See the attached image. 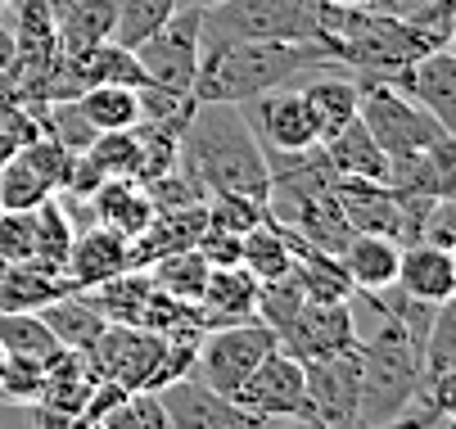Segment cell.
<instances>
[{
    "label": "cell",
    "mask_w": 456,
    "mask_h": 429,
    "mask_svg": "<svg viewBox=\"0 0 456 429\" xmlns=\"http://www.w3.org/2000/svg\"><path fill=\"white\" fill-rule=\"evenodd\" d=\"M330 54L316 41H244V36H200V69L190 95L200 104H244L263 91L294 82L298 73L325 69Z\"/></svg>",
    "instance_id": "obj_1"
},
{
    "label": "cell",
    "mask_w": 456,
    "mask_h": 429,
    "mask_svg": "<svg viewBox=\"0 0 456 429\" xmlns=\"http://www.w3.org/2000/svg\"><path fill=\"white\" fill-rule=\"evenodd\" d=\"M181 167L204 195H253L267 199V154L240 104H194L181 132Z\"/></svg>",
    "instance_id": "obj_2"
},
{
    "label": "cell",
    "mask_w": 456,
    "mask_h": 429,
    "mask_svg": "<svg viewBox=\"0 0 456 429\" xmlns=\"http://www.w3.org/2000/svg\"><path fill=\"white\" fill-rule=\"evenodd\" d=\"M416 398H420V344L398 321H384V330L370 344H362L357 429L362 425H384V420L403 416Z\"/></svg>",
    "instance_id": "obj_3"
},
{
    "label": "cell",
    "mask_w": 456,
    "mask_h": 429,
    "mask_svg": "<svg viewBox=\"0 0 456 429\" xmlns=\"http://www.w3.org/2000/svg\"><path fill=\"white\" fill-rule=\"evenodd\" d=\"M357 77V73H353ZM362 95H357V117L366 122V132L375 136V145L388 158H407V154H425L443 141H452V132L434 113H425L416 100H407L403 91L384 86L375 77H357Z\"/></svg>",
    "instance_id": "obj_4"
},
{
    "label": "cell",
    "mask_w": 456,
    "mask_h": 429,
    "mask_svg": "<svg viewBox=\"0 0 456 429\" xmlns=\"http://www.w3.org/2000/svg\"><path fill=\"white\" fill-rule=\"evenodd\" d=\"M316 23L321 0H222V5L204 10L208 36L244 41H316Z\"/></svg>",
    "instance_id": "obj_5"
},
{
    "label": "cell",
    "mask_w": 456,
    "mask_h": 429,
    "mask_svg": "<svg viewBox=\"0 0 456 429\" xmlns=\"http://www.w3.org/2000/svg\"><path fill=\"white\" fill-rule=\"evenodd\" d=\"M276 344H281L276 330L263 326L257 317H253V321H235V326H208V330L200 335V344H194L190 376L231 398V393L248 380L253 366L263 361Z\"/></svg>",
    "instance_id": "obj_6"
},
{
    "label": "cell",
    "mask_w": 456,
    "mask_h": 429,
    "mask_svg": "<svg viewBox=\"0 0 456 429\" xmlns=\"http://www.w3.org/2000/svg\"><path fill=\"white\" fill-rule=\"evenodd\" d=\"M231 398H235L244 411L267 416V420H298V416H312V411H307V371H303V361L289 357L281 344L253 366L248 380H244Z\"/></svg>",
    "instance_id": "obj_7"
},
{
    "label": "cell",
    "mask_w": 456,
    "mask_h": 429,
    "mask_svg": "<svg viewBox=\"0 0 456 429\" xmlns=\"http://www.w3.org/2000/svg\"><path fill=\"white\" fill-rule=\"evenodd\" d=\"M200 36H204V10H176L154 36L136 45L145 77L167 91H190L194 69H200Z\"/></svg>",
    "instance_id": "obj_8"
},
{
    "label": "cell",
    "mask_w": 456,
    "mask_h": 429,
    "mask_svg": "<svg viewBox=\"0 0 456 429\" xmlns=\"http://www.w3.org/2000/svg\"><path fill=\"white\" fill-rule=\"evenodd\" d=\"M159 407H163L172 429H276L281 425V420L244 411L235 398L208 389L204 380H194V376H181V380L163 384L159 389Z\"/></svg>",
    "instance_id": "obj_9"
},
{
    "label": "cell",
    "mask_w": 456,
    "mask_h": 429,
    "mask_svg": "<svg viewBox=\"0 0 456 429\" xmlns=\"http://www.w3.org/2000/svg\"><path fill=\"white\" fill-rule=\"evenodd\" d=\"M307 411L325 429H357V398H362V344L348 352L307 361Z\"/></svg>",
    "instance_id": "obj_10"
},
{
    "label": "cell",
    "mask_w": 456,
    "mask_h": 429,
    "mask_svg": "<svg viewBox=\"0 0 456 429\" xmlns=\"http://www.w3.org/2000/svg\"><path fill=\"white\" fill-rule=\"evenodd\" d=\"M248 127L257 136L263 150H307V145H321V127H316V113L307 109L303 91L298 86H276V91H263L240 104Z\"/></svg>",
    "instance_id": "obj_11"
},
{
    "label": "cell",
    "mask_w": 456,
    "mask_h": 429,
    "mask_svg": "<svg viewBox=\"0 0 456 429\" xmlns=\"http://www.w3.org/2000/svg\"><path fill=\"white\" fill-rule=\"evenodd\" d=\"M362 77V73H357ZM375 82L403 91L407 100H416L425 113H434L447 132H456V50L443 45V50H429L411 64H398L388 73H375Z\"/></svg>",
    "instance_id": "obj_12"
},
{
    "label": "cell",
    "mask_w": 456,
    "mask_h": 429,
    "mask_svg": "<svg viewBox=\"0 0 456 429\" xmlns=\"http://www.w3.org/2000/svg\"><path fill=\"white\" fill-rule=\"evenodd\" d=\"M353 344H357V317L348 303H303L298 317L281 330V348L303 366L348 352Z\"/></svg>",
    "instance_id": "obj_13"
},
{
    "label": "cell",
    "mask_w": 456,
    "mask_h": 429,
    "mask_svg": "<svg viewBox=\"0 0 456 429\" xmlns=\"http://www.w3.org/2000/svg\"><path fill=\"white\" fill-rule=\"evenodd\" d=\"M132 239L100 226V222H86L77 226L73 235V249H69V263H63V280L69 289H95L122 271H132Z\"/></svg>",
    "instance_id": "obj_14"
},
{
    "label": "cell",
    "mask_w": 456,
    "mask_h": 429,
    "mask_svg": "<svg viewBox=\"0 0 456 429\" xmlns=\"http://www.w3.org/2000/svg\"><path fill=\"white\" fill-rule=\"evenodd\" d=\"M335 199L344 222L357 235H388L403 244V204L384 181H357V176H335Z\"/></svg>",
    "instance_id": "obj_15"
},
{
    "label": "cell",
    "mask_w": 456,
    "mask_h": 429,
    "mask_svg": "<svg viewBox=\"0 0 456 429\" xmlns=\"http://www.w3.org/2000/svg\"><path fill=\"white\" fill-rule=\"evenodd\" d=\"M200 308V321L204 330L208 326H235V321H253V308H257V280L235 263V267H208V280L194 298Z\"/></svg>",
    "instance_id": "obj_16"
},
{
    "label": "cell",
    "mask_w": 456,
    "mask_h": 429,
    "mask_svg": "<svg viewBox=\"0 0 456 429\" xmlns=\"http://www.w3.org/2000/svg\"><path fill=\"white\" fill-rule=\"evenodd\" d=\"M403 294L420 298V303H452L456 294V258L452 249H434V244H403L398 258V280Z\"/></svg>",
    "instance_id": "obj_17"
},
{
    "label": "cell",
    "mask_w": 456,
    "mask_h": 429,
    "mask_svg": "<svg viewBox=\"0 0 456 429\" xmlns=\"http://www.w3.org/2000/svg\"><path fill=\"white\" fill-rule=\"evenodd\" d=\"M118 0H50V19L63 54H82L100 41H113Z\"/></svg>",
    "instance_id": "obj_18"
},
{
    "label": "cell",
    "mask_w": 456,
    "mask_h": 429,
    "mask_svg": "<svg viewBox=\"0 0 456 429\" xmlns=\"http://www.w3.org/2000/svg\"><path fill=\"white\" fill-rule=\"evenodd\" d=\"M41 321L50 326V335L59 339L63 352H86L109 330V317L95 308V298L86 289H69V294H59L54 303H45Z\"/></svg>",
    "instance_id": "obj_19"
},
{
    "label": "cell",
    "mask_w": 456,
    "mask_h": 429,
    "mask_svg": "<svg viewBox=\"0 0 456 429\" xmlns=\"http://www.w3.org/2000/svg\"><path fill=\"white\" fill-rule=\"evenodd\" d=\"M200 235H204V204L154 213L150 226L132 239V263H136V267H150L154 258H167V254L194 249V239H200Z\"/></svg>",
    "instance_id": "obj_20"
},
{
    "label": "cell",
    "mask_w": 456,
    "mask_h": 429,
    "mask_svg": "<svg viewBox=\"0 0 456 429\" xmlns=\"http://www.w3.org/2000/svg\"><path fill=\"white\" fill-rule=\"evenodd\" d=\"M398 258H403V244L388 239V235H353L339 249V263H344L357 294L394 285L398 280Z\"/></svg>",
    "instance_id": "obj_21"
},
{
    "label": "cell",
    "mask_w": 456,
    "mask_h": 429,
    "mask_svg": "<svg viewBox=\"0 0 456 429\" xmlns=\"http://www.w3.org/2000/svg\"><path fill=\"white\" fill-rule=\"evenodd\" d=\"M289 263H294V235H289V226H281L272 213L257 222L253 231L240 235V267H244L257 285L289 276Z\"/></svg>",
    "instance_id": "obj_22"
},
{
    "label": "cell",
    "mask_w": 456,
    "mask_h": 429,
    "mask_svg": "<svg viewBox=\"0 0 456 429\" xmlns=\"http://www.w3.org/2000/svg\"><path fill=\"white\" fill-rule=\"evenodd\" d=\"M289 235H294V231H289ZM289 276L298 280V289H303L307 303H348V298L357 294L353 280H348V271H344V263H339L335 254H321V249H312V244H303L298 235H294Z\"/></svg>",
    "instance_id": "obj_23"
},
{
    "label": "cell",
    "mask_w": 456,
    "mask_h": 429,
    "mask_svg": "<svg viewBox=\"0 0 456 429\" xmlns=\"http://www.w3.org/2000/svg\"><path fill=\"white\" fill-rule=\"evenodd\" d=\"M59 294H69L63 271H50L41 263H0V312H41Z\"/></svg>",
    "instance_id": "obj_24"
},
{
    "label": "cell",
    "mask_w": 456,
    "mask_h": 429,
    "mask_svg": "<svg viewBox=\"0 0 456 429\" xmlns=\"http://www.w3.org/2000/svg\"><path fill=\"white\" fill-rule=\"evenodd\" d=\"M321 150L330 158L335 176H357V181H384L388 176V154L375 145V136L366 132L362 117L344 122L330 141H321Z\"/></svg>",
    "instance_id": "obj_25"
},
{
    "label": "cell",
    "mask_w": 456,
    "mask_h": 429,
    "mask_svg": "<svg viewBox=\"0 0 456 429\" xmlns=\"http://www.w3.org/2000/svg\"><path fill=\"white\" fill-rule=\"evenodd\" d=\"M91 217H95L100 226L126 235V239H136V235L150 226L154 204H150V195H145L141 181H104V186L91 195Z\"/></svg>",
    "instance_id": "obj_26"
},
{
    "label": "cell",
    "mask_w": 456,
    "mask_h": 429,
    "mask_svg": "<svg viewBox=\"0 0 456 429\" xmlns=\"http://www.w3.org/2000/svg\"><path fill=\"white\" fill-rule=\"evenodd\" d=\"M298 91H303L307 109L316 113L321 141H330L344 122L357 117V95H362V86H357L353 73H348V77H316V82H307V86H298Z\"/></svg>",
    "instance_id": "obj_27"
},
{
    "label": "cell",
    "mask_w": 456,
    "mask_h": 429,
    "mask_svg": "<svg viewBox=\"0 0 456 429\" xmlns=\"http://www.w3.org/2000/svg\"><path fill=\"white\" fill-rule=\"evenodd\" d=\"M77 109L95 132H132L141 122V100L132 86H91L77 95Z\"/></svg>",
    "instance_id": "obj_28"
},
{
    "label": "cell",
    "mask_w": 456,
    "mask_h": 429,
    "mask_svg": "<svg viewBox=\"0 0 456 429\" xmlns=\"http://www.w3.org/2000/svg\"><path fill=\"white\" fill-rule=\"evenodd\" d=\"M50 199H54V186L23 154H10L0 163V213H32Z\"/></svg>",
    "instance_id": "obj_29"
},
{
    "label": "cell",
    "mask_w": 456,
    "mask_h": 429,
    "mask_svg": "<svg viewBox=\"0 0 456 429\" xmlns=\"http://www.w3.org/2000/svg\"><path fill=\"white\" fill-rule=\"evenodd\" d=\"M0 348H5V357H37V361H54L63 352L41 312H0Z\"/></svg>",
    "instance_id": "obj_30"
},
{
    "label": "cell",
    "mask_w": 456,
    "mask_h": 429,
    "mask_svg": "<svg viewBox=\"0 0 456 429\" xmlns=\"http://www.w3.org/2000/svg\"><path fill=\"white\" fill-rule=\"evenodd\" d=\"M32 222H37L32 263H41V267H50V271H63V263H69V249H73V235H77L73 217L59 208V199H50V204H41V208L32 213Z\"/></svg>",
    "instance_id": "obj_31"
},
{
    "label": "cell",
    "mask_w": 456,
    "mask_h": 429,
    "mask_svg": "<svg viewBox=\"0 0 456 429\" xmlns=\"http://www.w3.org/2000/svg\"><path fill=\"white\" fill-rule=\"evenodd\" d=\"M145 271H150V280H154L163 294H172V298H181V303H194V298H200V289H204V280H208V263L194 254V249L154 258Z\"/></svg>",
    "instance_id": "obj_32"
},
{
    "label": "cell",
    "mask_w": 456,
    "mask_h": 429,
    "mask_svg": "<svg viewBox=\"0 0 456 429\" xmlns=\"http://www.w3.org/2000/svg\"><path fill=\"white\" fill-rule=\"evenodd\" d=\"M172 14H176V0H118V10H113V41L126 45V50H136Z\"/></svg>",
    "instance_id": "obj_33"
},
{
    "label": "cell",
    "mask_w": 456,
    "mask_h": 429,
    "mask_svg": "<svg viewBox=\"0 0 456 429\" xmlns=\"http://www.w3.org/2000/svg\"><path fill=\"white\" fill-rule=\"evenodd\" d=\"M86 158L100 167L104 181H136V163H141L136 132H100V136L91 141Z\"/></svg>",
    "instance_id": "obj_34"
},
{
    "label": "cell",
    "mask_w": 456,
    "mask_h": 429,
    "mask_svg": "<svg viewBox=\"0 0 456 429\" xmlns=\"http://www.w3.org/2000/svg\"><path fill=\"white\" fill-rule=\"evenodd\" d=\"M263 217H267V199H253V195H204V226L208 231L244 235Z\"/></svg>",
    "instance_id": "obj_35"
},
{
    "label": "cell",
    "mask_w": 456,
    "mask_h": 429,
    "mask_svg": "<svg viewBox=\"0 0 456 429\" xmlns=\"http://www.w3.org/2000/svg\"><path fill=\"white\" fill-rule=\"evenodd\" d=\"M303 289H298V280L294 276H281V280H263L257 285V308H253V317L263 321V326H272L276 330V339H281V330L298 317V308H303Z\"/></svg>",
    "instance_id": "obj_36"
},
{
    "label": "cell",
    "mask_w": 456,
    "mask_h": 429,
    "mask_svg": "<svg viewBox=\"0 0 456 429\" xmlns=\"http://www.w3.org/2000/svg\"><path fill=\"white\" fill-rule=\"evenodd\" d=\"M63 357V352H59ZM54 357V361H59ZM54 361H37V357H5V380H0V398L10 402H41Z\"/></svg>",
    "instance_id": "obj_37"
},
{
    "label": "cell",
    "mask_w": 456,
    "mask_h": 429,
    "mask_svg": "<svg viewBox=\"0 0 456 429\" xmlns=\"http://www.w3.org/2000/svg\"><path fill=\"white\" fill-rule=\"evenodd\" d=\"M145 195L154 204V213H167V208H194V204H204V186L194 181L181 163L154 181H145Z\"/></svg>",
    "instance_id": "obj_38"
},
{
    "label": "cell",
    "mask_w": 456,
    "mask_h": 429,
    "mask_svg": "<svg viewBox=\"0 0 456 429\" xmlns=\"http://www.w3.org/2000/svg\"><path fill=\"white\" fill-rule=\"evenodd\" d=\"M109 429H172L163 407H159V393H126L109 416H104Z\"/></svg>",
    "instance_id": "obj_39"
},
{
    "label": "cell",
    "mask_w": 456,
    "mask_h": 429,
    "mask_svg": "<svg viewBox=\"0 0 456 429\" xmlns=\"http://www.w3.org/2000/svg\"><path fill=\"white\" fill-rule=\"evenodd\" d=\"M403 23H411L429 50H443V45H452V32H456V0H429V5H420Z\"/></svg>",
    "instance_id": "obj_40"
},
{
    "label": "cell",
    "mask_w": 456,
    "mask_h": 429,
    "mask_svg": "<svg viewBox=\"0 0 456 429\" xmlns=\"http://www.w3.org/2000/svg\"><path fill=\"white\" fill-rule=\"evenodd\" d=\"M32 213H0V263L5 267L10 263H32V244H37Z\"/></svg>",
    "instance_id": "obj_41"
},
{
    "label": "cell",
    "mask_w": 456,
    "mask_h": 429,
    "mask_svg": "<svg viewBox=\"0 0 456 429\" xmlns=\"http://www.w3.org/2000/svg\"><path fill=\"white\" fill-rule=\"evenodd\" d=\"M194 254H200L208 267H235L240 263V235H226V231H208L194 239Z\"/></svg>",
    "instance_id": "obj_42"
},
{
    "label": "cell",
    "mask_w": 456,
    "mask_h": 429,
    "mask_svg": "<svg viewBox=\"0 0 456 429\" xmlns=\"http://www.w3.org/2000/svg\"><path fill=\"white\" fill-rule=\"evenodd\" d=\"M438 420H447V416H443V411H434L429 402H420V398H416V402H411L403 416L384 420V425H362V429H434Z\"/></svg>",
    "instance_id": "obj_43"
},
{
    "label": "cell",
    "mask_w": 456,
    "mask_h": 429,
    "mask_svg": "<svg viewBox=\"0 0 456 429\" xmlns=\"http://www.w3.org/2000/svg\"><path fill=\"white\" fill-rule=\"evenodd\" d=\"M420 5H429V0H370L366 10H375V14H388V19H407V14H416Z\"/></svg>",
    "instance_id": "obj_44"
},
{
    "label": "cell",
    "mask_w": 456,
    "mask_h": 429,
    "mask_svg": "<svg viewBox=\"0 0 456 429\" xmlns=\"http://www.w3.org/2000/svg\"><path fill=\"white\" fill-rule=\"evenodd\" d=\"M5 104H23L19 100V82H14V73L10 69H0V109Z\"/></svg>",
    "instance_id": "obj_45"
},
{
    "label": "cell",
    "mask_w": 456,
    "mask_h": 429,
    "mask_svg": "<svg viewBox=\"0 0 456 429\" xmlns=\"http://www.w3.org/2000/svg\"><path fill=\"white\" fill-rule=\"evenodd\" d=\"M276 429H325V425H316L312 416H298V420H281Z\"/></svg>",
    "instance_id": "obj_46"
},
{
    "label": "cell",
    "mask_w": 456,
    "mask_h": 429,
    "mask_svg": "<svg viewBox=\"0 0 456 429\" xmlns=\"http://www.w3.org/2000/svg\"><path fill=\"white\" fill-rule=\"evenodd\" d=\"M222 0H176V10H213Z\"/></svg>",
    "instance_id": "obj_47"
},
{
    "label": "cell",
    "mask_w": 456,
    "mask_h": 429,
    "mask_svg": "<svg viewBox=\"0 0 456 429\" xmlns=\"http://www.w3.org/2000/svg\"><path fill=\"white\" fill-rule=\"evenodd\" d=\"M330 5H344V10H366L370 0H330Z\"/></svg>",
    "instance_id": "obj_48"
},
{
    "label": "cell",
    "mask_w": 456,
    "mask_h": 429,
    "mask_svg": "<svg viewBox=\"0 0 456 429\" xmlns=\"http://www.w3.org/2000/svg\"><path fill=\"white\" fill-rule=\"evenodd\" d=\"M82 429H109V425H104V420H86Z\"/></svg>",
    "instance_id": "obj_49"
},
{
    "label": "cell",
    "mask_w": 456,
    "mask_h": 429,
    "mask_svg": "<svg viewBox=\"0 0 456 429\" xmlns=\"http://www.w3.org/2000/svg\"><path fill=\"white\" fill-rule=\"evenodd\" d=\"M0 380H5V348H0Z\"/></svg>",
    "instance_id": "obj_50"
}]
</instances>
